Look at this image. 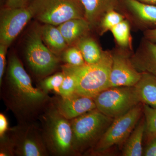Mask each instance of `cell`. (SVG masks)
Wrapping results in <instances>:
<instances>
[{"instance_id": "1", "label": "cell", "mask_w": 156, "mask_h": 156, "mask_svg": "<svg viewBox=\"0 0 156 156\" xmlns=\"http://www.w3.org/2000/svg\"><path fill=\"white\" fill-rule=\"evenodd\" d=\"M0 92L6 108L14 115L17 124L37 122L52 99L34 87L22 62L15 54L9 57Z\"/></svg>"}, {"instance_id": "2", "label": "cell", "mask_w": 156, "mask_h": 156, "mask_svg": "<svg viewBox=\"0 0 156 156\" xmlns=\"http://www.w3.org/2000/svg\"><path fill=\"white\" fill-rule=\"evenodd\" d=\"M42 136L50 156H76L72 146L70 121L51 102L39 117Z\"/></svg>"}, {"instance_id": "3", "label": "cell", "mask_w": 156, "mask_h": 156, "mask_svg": "<svg viewBox=\"0 0 156 156\" xmlns=\"http://www.w3.org/2000/svg\"><path fill=\"white\" fill-rule=\"evenodd\" d=\"M112 64V53L105 51L101 59L96 63L77 66L65 64L61 68L74 76L76 81V93L94 98L109 88Z\"/></svg>"}, {"instance_id": "4", "label": "cell", "mask_w": 156, "mask_h": 156, "mask_svg": "<svg viewBox=\"0 0 156 156\" xmlns=\"http://www.w3.org/2000/svg\"><path fill=\"white\" fill-rule=\"evenodd\" d=\"M114 119L96 108L70 120L72 146L76 155L87 153L91 149Z\"/></svg>"}, {"instance_id": "5", "label": "cell", "mask_w": 156, "mask_h": 156, "mask_svg": "<svg viewBox=\"0 0 156 156\" xmlns=\"http://www.w3.org/2000/svg\"><path fill=\"white\" fill-rule=\"evenodd\" d=\"M6 139L14 156H49L40 124H17L2 138Z\"/></svg>"}, {"instance_id": "6", "label": "cell", "mask_w": 156, "mask_h": 156, "mask_svg": "<svg viewBox=\"0 0 156 156\" xmlns=\"http://www.w3.org/2000/svg\"><path fill=\"white\" fill-rule=\"evenodd\" d=\"M25 59L29 69L37 82L52 75L58 67L59 58L43 42L39 27L32 30L29 34Z\"/></svg>"}, {"instance_id": "7", "label": "cell", "mask_w": 156, "mask_h": 156, "mask_svg": "<svg viewBox=\"0 0 156 156\" xmlns=\"http://www.w3.org/2000/svg\"><path fill=\"white\" fill-rule=\"evenodd\" d=\"M29 6L34 17L45 24L58 26L69 20L85 18L80 0H32Z\"/></svg>"}, {"instance_id": "8", "label": "cell", "mask_w": 156, "mask_h": 156, "mask_svg": "<svg viewBox=\"0 0 156 156\" xmlns=\"http://www.w3.org/2000/svg\"><path fill=\"white\" fill-rule=\"evenodd\" d=\"M140 105L113 121L95 145L87 153L99 154L126 140L132 133L142 113Z\"/></svg>"}, {"instance_id": "9", "label": "cell", "mask_w": 156, "mask_h": 156, "mask_svg": "<svg viewBox=\"0 0 156 156\" xmlns=\"http://www.w3.org/2000/svg\"><path fill=\"white\" fill-rule=\"evenodd\" d=\"M93 99L96 108L113 119L125 114L140 102L134 87L109 88Z\"/></svg>"}, {"instance_id": "10", "label": "cell", "mask_w": 156, "mask_h": 156, "mask_svg": "<svg viewBox=\"0 0 156 156\" xmlns=\"http://www.w3.org/2000/svg\"><path fill=\"white\" fill-rule=\"evenodd\" d=\"M33 17L34 12L29 5L19 8L4 7L0 16V44L9 47Z\"/></svg>"}, {"instance_id": "11", "label": "cell", "mask_w": 156, "mask_h": 156, "mask_svg": "<svg viewBox=\"0 0 156 156\" xmlns=\"http://www.w3.org/2000/svg\"><path fill=\"white\" fill-rule=\"evenodd\" d=\"M112 53V64L109 88L134 87L141 77V73L134 67L130 57L124 50H117Z\"/></svg>"}, {"instance_id": "12", "label": "cell", "mask_w": 156, "mask_h": 156, "mask_svg": "<svg viewBox=\"0 0 156 156\" xmlns=\"http://www.w3.org/2000/svg\"><path fill=\"white\" fill-rule=\"evenodd\" d=\"M51 100L59 112L70 121L96 108L93 98L76 93L66 97L56 95Z\"/></svg>"}, {"instance_id": "13", "label": "cell", "mask_w": 156, "mask_h": 156, "mask_svg": "<svg viewBox=\"0 0 156 156\" xmlns=\"http://www.w3.org/2000/svg\"><path fill=\"white\" fill-rule=\"evenodd\" d=\"M129 15L146 30L156 28V6L138 0H123Z\"/></svg>"}, {"instance_id": "14", "label": "cell", "mask_w": 156, "mask_h": 156, "mask_svg": "<svg viewBox=\"0 0 156 156\" xmlns=\"http://www.w3.org/2000/svg\"><path fill=\"white\" fill-rule=\"evenodd\" d=\"M130 58L138 72L149 73L156 76V44L144 38Z\"/></svg>"}, {"instance_id": "15", "label": "cell", "mask_w": 156, "mask_h": 156, "mask_svg": "<svg viewBox=\"0 0 156 156\" xmlns=\"http://www.w3.org/2000/svg\"><path fill=\"white\" fill-rule=\"evenodd\" d=\"M85 12V18L91 28L98 25L101 20L106 13L117 10L118 0H80Z\"/></svg>"}, {"instance_id": "16", "label": "cell", "mask_w": 156, "mask_h": 156, "mask_svg": "<svg viewBox=\"0 0 156 156\" xmlns=\"http://www.w3.org/2000/svg\"><path fill=\"white\" fill-rule=\"evenodd\" d=\"M68 46H75L81 39L88 35L91 27L85 18L67 20L57 27Z\"/></svg>"}, {"instance_id": "17", "label": "cell", "mask_w": 156, "mask_h": 156, "mask_svg": "<svg viewBox=\"0 0 156 156\" xmlns=\"http://www.w3.org/2000/svg\"><path fill=\"white\" fill-rule=\"evenodd\" d=\"M141 77L134 86L140 102L156 108V76L142 72Z\"/></svg>"}, {"instance_id": "18", "label": "cell", "mask_w": 156, "mask_h": 156, "mask_svg": "<svg viewBox=\"0 0 156 156\" xmlns=\"http://www.w3.org/2000/svg\"><path fill=\"white\" fill-rule=\"evenodd\" d=\"M40 30L43 42L56 56L62 54L67 49L68 45L56 26L45 24Z\"/></svg>"}, {"instance_id": "19", "label": "cell", "mask_w": 156, "mask_h": 156, "mask_svg": "<svg viewBox=\"0 0 156 156\" xmlns=\"http://www.w3.org/2000/svg\"><path fill=\"white\" fill-rule=\"evenodd\" d=\"M75 46L80 51L87 64L98 62L103 55L104 51L101 50L97 42L88 35L81 39Z\"/></svg>"}, {"instance_id": "20", "label": "cell", "mask_w": 156, "mask_h": 156, "mask_svg": "<svg viewBox=\"0 0 156 156\" xmlns=\"http://www.w3.org/2000/svg\"><path fill=\"white\" fill-rule=\"evenodd\" d=\"M145 130V124L143 121L140 123L128 136L123 150V156L142 155L143 138Z\"/></svg>"}, {"instance_id": "21", "label": "cell", "mask_w": 156, "mask_h": 156, "mask_svg": "<svg viewBox=\"0 0 156 156\" xmlns=\"http://www.w3.org/2000/svg\"><path fill=\"white\" fill-rule=\"evenodd\" d=\"M117 44L122 49L130 47L131 37L130 23L124 20L111 30Z\"/></svg>"}, {"instance_id": "22", "label": "cell", "mask_w": 156, "mask_h": 156, "mask_svg": "<svg viewBox=\"0 0 156 156\" xmlns=\"http://www.w3.org/2000/svg\"><path fill=\"white\" fill-rule=\"evenodd\" d=\"M64 76V73L62 71L50 75L39 81L37 87L46 94L53 92L55 95H58Z\"/></svg>"}, {"instance_id": "23", "label": "cell", "mask_w": 156, "mask_h": 156, "mask_svg": "<svg viewBox=\"0 0 156 156\" xmlns=\"http://www.w3.org/2000/svg\"><path fill=\"white\" fill-rule=\"evenodd\" d=\"M125 19V16L117 12L116 10L109 11L104 15L98 23L101 35L111 30L114 27Z\"/></svg>"}, {"instance_id": "24", "label": "cell", "mask_w": 156, "mask_h": 156, "mask_svg": "<svg viewBox=\"0 0 156 156\" xmlns=\"http://www.w3.org/2000/svg\"><path fill=\"white\" fill-rule=\"evenodd\" d=\"M62 59L65 64L80 66L86 64L83 55L76 46H71L62 53Z\"/></svg>"}, {"instance_id": "25", "label": "cell", "mask_w": 156, "mask_h": 156, "mask_svg": "<svg viewBox=\"0 0 156 156\" xmlns=\"http://www.w3.org/2000/svg\"><path fill=\"white\" fill-rule=\"evenodd\" d=\"M62 71L64 76L58 95L62 97H69L76 93V81L72 74L63 70Z\"/></svg>"}, {"instance_id": "26", "label": "cell", "mask_w": 156, "mask_h": 156, "mask_svg": "<svg viewBox=\"0 0 156 156\" xmlns=\"http://www.w3.org/2000/svg\"><path fill=\"white\" fill-rule=\"evenodd\" d=\"M144 112L146 119L145 130L151 138L156 137V108L145 105Z\"/></svg>"}, {"instance_id": "27", "label": "cell", "mask_w": 156, "mask_h": 156, "mask_svg": "<svg viewBox=\"0 0 156 156\" xmlns=\"http://www.w3.org/2000/svg\"><path fill=\"white\" fill-rule=\"evenodd\" d=\"M9 47L2 44H0V84L2 82L5 76L6 64V55Z\"/></svg>"}, {"instance_id": "28", "label": "cell", "mask_w": 156, "mask_h": 156, "mask_svg": "<svg viewBox=\"0 0 156 156\" xmlns=\"http://www.w3.org/2000/svg\"><path fill=\"white\" fill-rule=\"evenodd\" d=\"M32 0H6L5 7L19 8L26 7L29 5Z\"/></svg>"}, {"instance_id": "29", "label": "cell", "mask_w": 156, "mask_h": 156, "mask_svg": "<svg viewBox=\"0 0 156 156\" xmlns=\"http://www.w3.org/2000/svg\"><path fill=\"white\" fill-rule=\"evenodd\" d=\"M10 127H9V121L5 115L3 113H0V138L5 135Z\"/></svg>"}, {"instance_id": "30", "label": "cell", "mask_w": 156, "mask_h": 156, "mask_svg": "<svg viewBox=\"0 0 156 156\" xmlns=\"http://www.w3.org/2000/svg\"><path fill=\"white\" fill-rule=\"evenodd\" d=\"M144 155L156 156V137L152 138L151 141L146 148Z\"/></svg>"}, {"instance_id": "31", "label": "cell", "mask_w": 156, "mask_h": 156, "mask_svg": "<svg viewBox=\"0 0 156 156\" xmlns=\"http://www.w3.org/2000/svg\"><path fill=\"white\" fill-rule=\"evenodd\" d=\"M144 37L148 41L156 44V28L145 30Z\"/></svg>"}, {"instance_id": "32", "label": "cell", "mask_w": 156, "mask_h": 156, "mask_svg": "<svg viewBox=\"0 0 156 156\" xmlns=\"http://www.w3.org/2000/svg\"><path fill=\"white\" fill-rule=\"evenodd\" d=\"M138 1L146 4L156 6V0H138Z\"/></svg>"}, {"instance_id": "33", "label": "cell", "mask_w": 156, "mask_h": 156, "mask_svg": "<svg viewBox=\"0 0 156 156\" xmlns=\"http://www.w3.org/2000/svg\"><path fill=\"white\" fill-rule=\"evenodd\" d=\"M4 1H5V0H1V2H4ZM5 1H6V0H5Z\"/></svg>"}]
</instances>
